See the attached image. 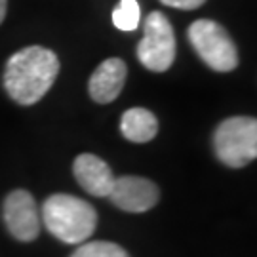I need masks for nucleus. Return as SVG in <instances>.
I'll return each mask as SVG.
<instances>
[{
  "mask_svg": "<svg viewBox=\"0 0 257 257\" xmlns=\"http://www.w3.org/2000/svg\"><path fill=\"white\" fill-rule=\"evenodd\" d=\"M2 217L10 234L19 242H33L40 234V210L33 194L25 189H16L6 196Z\"/></svg>",
  "mask_w": 257,
  "mask_h": 257,
  "instance_id": "423d86ee",
  "label": "nucleus"
},
{
  "mask_svg": "<svg viewBox=\"0 0 257 257\" xmlns=\"http://www.w3.org/2000/svg\"><path fill=\"white\" fill-rule=\"evenodd\" d=\"M59 74L57 55L42 46H29L12 55L4 69V88L19 105H35Z\"/></svg>",
  "mask_w": 257,
  "mask_h": 257,
  "instance_id": "f257e3e1",
  "label": "nucleus"
},
{
  "mask_svg": "<svg viewBox=\"0 0 257 257\" xmlns=\"http://www.w3.org/2000/svg\"><path fill=\"white\" fill-rule=\"evenodd\" d=\"M162 4L177 10H196L200 8L206 0H160Z\"/></svg>",
  "mask_w": 257,
  "mask_h": 257,
  "instance_id": "ddd939ff",
  "label": "nucleus"
},
{
  "mask_svg": "<svg viewBox=\"0 0 257 257\" xmlns=\"http://www.w3.org/2000/svg\"><path fill=\"white\" fill-rule=\"evenodd\" d=\"M109 198L120 210L130 211V213H143L155 208L160 198V191L147 177L122 175V177H114Z\"/></svg>",
  "mask_w": 257,
  "mask_h": 257,
  "instance_id": "0eeeda50",
  "label": "nucleus"
},
{
  "mask_svg": "<svg viewBox=\"0 0 257 257\" xmlns=\"http://www.w3.org/2000/svg\"><path fill=\"white\" fill-rule=\"evenodd\" d=\"M128 76V67L120 57L105 59L90 76L88 90L95 103H110L120 95Z\"/></svg>",
  "mask_w": 257,
  "mask_h": 257,
  "instance_id": "6e6552de",
  "label": "nucleus"
},
{
  "mask_svg": "<svg viewBox=\"0 0 257 257\" xmlns=\"http://www.w3.org/2000/svg\"><path fill=\"white\" fill-rule=\"evenodd\" d=\"M187 38L198 57L217 73H229L238 65V52L223 25L211 19H196L187 31Z\"/></svg>",
  "mask_w": 257,
  "mask_h": 257,
  "instance_id": "20e7f679",
  "label": "nucleus"
},
{
  "mask_svg": "<svg viewBox=\"0 0 257 257\" xmlns=\"http://www.w3.org/2000/svg\"><path fill=\"white\" fill-rule=\"evenodd\" d=\"M71 257H130L128 251L114 244V242H105V240H93L80 244L73 251Z\"/></svg>",
  "mask_w": 257,
  "mask_h": 257,
  "instance_id": "f8f14e48",
  "label": "nucleus"
},
{
  "mask_svg": "<svg viewBox=\"0 0 257 257\" xmlns=\"http://www.w3.org/2000/svg\"><path fill=\"white\" fill-rule=\"evenodd\" d=\"M139 19L141 12L138 0H120L118 6L112 10V23L120 31H136L139 27Z\"/></svg>",
  "mask_w": 257,
  "mask_h": 257,
  "instance_id": "9b49d317",
  "label": "nucleus"
},
{
  "mask_svg": "<svg viewBox=\"0 0 257 257\" xmlns=\"http://www.w3.org/2000/svg\"><path fill=\"white\" fill-rule=\"evenodd\" d=\"M215 156L229 168H244L257 156V120L230 116L213 134Z\"/></svg>",
  "mask_w": 257,
  "mask_h": 257,
  "instance_id": "7ed1b4c3",
  "label": "nucleus"
},
{
  "mask_svg": "<svg viewBox=\"0 0 257 257\" xmlns=\"http://www.w3.org/2000/svg\"><path fill=\"white\" fill-rule=\"evenodd\" d=\"M73 174L78 185L92 196H109L114 175L109 164L95 155H78L74 158Z\"/></svg>",
  "mask_w": 257,
  "mask_h": 257,
  "instance_id": "1a4fd4ad",
  "label": "nucleus"
},
{
  "mask_svg": "<svg viewBox=\"0 0 257 257\" xmlns=\"http://www.w3.org/2000/svg\"><path fill=\"white\" fill-rule=\"evenodd\" d=\"M40 219L65 244H84L97 227V211L78 196L57 193L42 204Z\"/></svg>",
  "mask_w": 257,
  "mask_h": 257,
  "instance_id": "f03ea898",
  "label": "nucleus"
},
{
  "mask_svg": "<svg viewBox=\"0 0 257 257\" xmlns=\"http://www.w3.org/2000/svg\"><path fill=\"white\" fill-rule=\"evenodd\" d=\"M6 10H8V0H0V23L6 18Z\"/></svg>",
  "mask_w": 257,
  "mask_h": 257,
  "instance_id": "4468645a",
  "label": "nucleus"
},
{
  "mask_svg": "<svg viewBox=\"0 0 257 257\" xmlns=\"http://www.w3.org/2000/svg\"><path fill=\"white\" fill-rule=\"evenodd\" d=\"M120 132L132 143H147L158 132V120L151 110L143 107H134L122 114Z\"/></svg>",
  "mask_w": 257,
  "mask_h": 257,
  "instance_id": "9d476101",
  "label": "nucleus"
},
{
  "mask_svg": "<svg viewBox=\"0 0 257 257\" xmlns=\"http://www.w3.org/2000/svg\"><path fill=\"white\" fill-rule=\"evenodd\" d=\"M138 59L153 73H164L175 61V33L162 12H151L143 25Z\"/></svg>",
  "mask_w": 257,
  "mask_h": 257,
  "instance_id": "39448f33",
  "label": "nucleus"
}]
</instances>
